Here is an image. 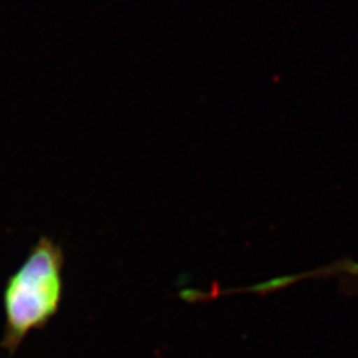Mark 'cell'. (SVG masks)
<instances>
[{"label":"cell","mask_w":358,"mask_h":358,"mask_svg":"<svg viewBox=\"0 0 358 358\" xmlns=\"http://www.w3.org/2000/svg\"><path fill=\"white\" fill-rule=\"evenodd\" d=\"M345 271H348L352 275H358V264H350V266H345Z\"/></svg>","instance_id":"2"},{"label":"cell","mask_w":358,"mask_h":358,"mask_svg":"<svg viewBox=\"0 0 358 358\" xmlns=\"http://www.w3.org/2000/svg\"><path fill=\"white\" fill-rule=\"evenodd\" d=\"M64 252L50 236H41L26 260L6 279L0 348L14 355L30 331L42 330L57 315L63 300Z\"/></svg>","instance_id":"1"}]
</instances>
